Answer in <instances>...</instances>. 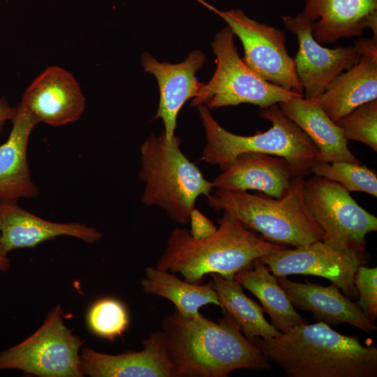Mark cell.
Here are the masks:
<instances>
[{
  "label": "cell",
  "instance_id": "8",
  "mask_svg": "<svg viewBox=\"0 0 377 377\" xmlns=\"http://www.w3.org/2000/svg\"><path fill=\"white\" fill-rule=\"evenodd\" d=\"M60 305L30 337L0 353V370L14 369L40 377H82L79 351L84 340L63 320Z\"/></svg>",
  "mask_w": 377,
  "mask_h": 377
},
{
  "label": "cell",
  "instance_id": "15",
  "mask_svg": "<svg viewBox=\"0 0 377 377\" xmlns=\"http://www.w3.org/2000/svg\"><path fill=\"white\" fill-rule=\"evenodd\" d=\"M142 350L108 355L83 348L80 371L90 377H176L161 330L142 341Z\"/></svg>",
  "mask_w": 377,
  "mask_h": 377
},
{
  "label": "cell",
  "instance_id": "19",
  "mask_svg": "<svg viewBox=\"0 0 377 377\" xmlns=\"http://www.w3.org/2000/svg\"><path fill=\"white\" fill-rule=\"evenodd\" d=\"M277 280L293 306L311 312L318 321L335 325L348 323L367 333L377 329L361 307L332 284L325 287L307 280L304 283L294 282L286 276L277 277Z\"/></svg>",
  "mask_w": 377,
  "mask_h": 377
},
{
  "label": "cell",
  "instance_id": "1",
  "mask_svg": "<svg viewBox=\"0 0 377 377\" xmlns=\"http://www.w3.org/2000/svg\"><path fill=\"white\" fill-rule=\"evenodd\" d=\"M218 323L175 309L161 323L168 358L176 377H227L237 369L264 370L269 361L223 310Z\"/></svg>",
  "mask_w": 377,
  "mask_h": 377
},
{
  "label": "cell",
  "instance_id": "26",
  "mask_svg": "<svg viewBox=\"0 0 377 377\" xmlns=\"http://www.w3.org/2000/svg\"><path fill=\"white\" fill-rule=\"evenodd\" d=\"M310 171L315 175L339 184L348 192L362 191L377 196L376 172L362 163L315 161Z\"/></svg>",
  "mask_w": 377,
  "mask_h": 377
},
{
  "label": "cell",
  "instance_id": "14",
  "mask_svg": "<svg viewBox=\"0 0 377 377\" xmlns=\"http://www.w3.org/2000/svg\"><path fill=\"white\" fill-rule=\"evenodd\" d=\"M205 59L200 50L190 52L184 61L175 64L159 62L147 52L142 55L144 71L154 75L158 84L159 104L155 119H162L169 141L175 135L177 118L182 106L188 99L197 97L204 86L195 74Z\"/></svg>",
  "mask_w": 377,
  "mask_h": 377
},
{
  "label": "cell",
  "instance_id": "13",
  "mask_svg": "<svg viewBox=\"0 0 377 377\" xmlns=\"http://www.w3.org/2000/svg\"><path fill=\"white\" fill-rule=\"evenodd\" d=\"M20 103L40 122L59 126L77 121L86 99L71 73L52 66L25 90Z\"/></svg>",
  "mask_w": 377,
  "mask_h": 377
},
{
  "label": "cell",
  "instance_id": "7",
  "mask_svg": "<svg viewBox=\"0 0 377 377\" xmlns=\"http://www.w3.org/2000/svg\"><path fill=\"white\" fill-rule=\"evenodd\" d=\"M235 34L227 26L215 35L212 48L216 68L212 79L204 84L191 105H204L209 110L250 103L260 109L275 103L304 97L263 80L241 59L234 41Z\"/></svg>",
  "mask_w": 377,
  "mask_h": 377
},
{
  "label": "cell",
  "instance_id": "33",
  "mask_svg": "<svg viewBox=\"0 0 377 377\" xmlns=\"http://www.w3.org/2000/svg\"><path fill=\"white\" fill-rule=\"evenodd\" d=\"M10 267V259L8 253L5 251L0 235V271H6Z\"/></svg>",
  "mask_w": 377,
  "mask_h": 377
},
{
  "label": "cell",
  "instance_id": "28",
  "mask_svg": "<svg viewBox=\"0 0 377 377\" xmlns=\"http://www.w3.org/2000/svg\"><path fill=\"white\" fill-rule=\"evenodd\" d=\"M335 123L348 140L360 142L377 151V99L360 105Z\"/></svg>",
  "mask_w": 377,
  "mask_h": 377
},
{
  "label": "cell",
  "instance_id": "23",
  "mask_svg": "<svg viewBox=\"0 0 377 377\" xmlns=\"http://www.w3.org/2000/svg\"><path fill=\"white\" fill-rule=\"evenodd\" d=\"M252 265V268L243 269L233 277L259 300L273 325L284 332L296 325L308 323L297 313L277 277L270 273L267 266L259 259L255 260Z\"/></svg>",
  "mask_w": 377,
  "mask_h": 377
},
{
  "label": "cell",
  "instance_id": "25",
  "mask_svg": "<svg viewBox=\"0 0 377 377\" xmlns=\"http://www.w3.org/2000/svg\"><path fill=\"white\" fill-rule=\"evenodd\" d=\"M210 275L220 306L231 316L249 341L254 343L256 337L267 339L281 333L266 320L263 308L244 294L242 286L234 277L217 273Z\"/></svg>",
  "mask_w": 377,
  "mask_h": 377
},
{
  "label": "cell",
  "instance_id": "29",
  "mask_svg": "<svg viewBox=\"0 0 377 377\" xmlns=\"http://www.w3.org/2000/svg\"><path fill=\"white\" fill-rule=\"evenodd\" d=\"M377 268L358 267L353 282L360 295L356 302L368 318L375 323L377 318Z\"/></svg>",
  "mask_w": 377,
  "mask_h": 377
},
{
  "label": "cell",
  "instance_id": "10",
  "mask_svg": "<svg viewBox=\"0 0 377 377\" xmlns=\"http://www.w3.org/2000/svg\"><path fill=\"white\" fill-rule=\"evenodd\" d=\"M198 1L219 15L239 38L244 51L242 59L249 67L268 82L303 94L284 31L249 17L240 9L221 11Z\"/></svg>",
  "mask_w": 377,
  "mask_h": 377
},
{
  "label": "cell",
  "instance_id": "6",
  "mask_svg": "<svg viewBox=\"0 0 377 377\" xmlns=\"http://www.w3.org/2000/svg\"><path fill=\"white\" fill-rule=\"evenodd\" d=\"M304 181V177H293L288 190L279 198L216 189L207 197V202L214 210L228 212L270 242L304 246L325 239L323 231L305 205Z\"/></svg>",
  "mask_w": 377,
  "mask_h": 377
},
{
  "label": "cell",
  "instance_id": "9",
  "mask_svg": "<svg viewBox=\"0 0 377 377\" xmlns=\"http://www.w3.org/2000/svg\"><path fill=\"white\" fill-rule=\"evenodd\" d=\"M303 196L308 211L325 234L324 241L364 251L365 237L376 231L377 218L360 207L346 189L315 175L304 181Z\"/></svg>",
  "mask_w": 377,
  "mask_h": 377
},
{
  "label": "cell",
  "instance_id": "2",
  "mask_svg": "<svg viewBox=\"0 0 377 377\" xmlns=\"http://www.w3.org/2000/svg\"><path fill=\"white\" fill-rule=\"evenodd\" d=\"M254 343L289 377H376L377 348L341 334L327 323L296 325Z\"/></svg>",
  "mask_w": 377,
  "mask_h": 377
},
{
  "label": "cell",
  "instance_id": "11",
  "mask_svg": "<svg viewBox=\"0 0 377 377\" xmlns=\"http://www.w3.org/2000/svg\"><path fill=\"white\" fill-rule=\"evenodd\" d=\"M363 251L339 248L324 240L264 256L259 260L276 277L292 274L313 275L329 280L349 299L358 292L353 282L359 266L364 263Z\"/></svg>",
  "mask_w": 377,
  "mask_h": 377
},
{
  "label": "cell",
  "instance_id": "27",
  "mask_svg": "<svg viewBox=\"0 0 377 377\" xmlns=\"http://www.w3.org/2000/svg\"><path fill=\"white\" fill-rule=\"evenodd\" d=\"M87 322L94 333L112 341L126 330L128 316L121 302L112 298H104L91 307Z\"/></svg>",
  "mask_w": 377,
  "mask_h": 377
},
{
  "label": "cell",
  "instance_id": "5",
  "mask_svg": "<svg viewBox=\"0 0 377 377\" xmlns=\"http://www.w3.org/2000/svg\"><path fill=\"white\" fill-rule=\"evenodd\" d=\"M180 144L175 135L169 141L164 131L142 143L139 178L145 188L140 201L162 209L172 221L186 225L197 198L208 197L214 188L183 154Z\"/></svg>",
  "mask_w": 377,
  "mask_h": 377
},
{
  "label": "cell",
  "instance_id": "4",
  "mask_svg": "<svg viewBox=\"0 0 377 377\" xmlns=\"http://www.w3.org/2000/svg\"><path fill=\"white\" fill-rule=\"evenodd\" d=\"M199 113L206 134L201 160L226 170L235 158L246 152H260L281 156L291 165L295 177H304L316 159L317 147L311 139L281 110L279 104L260 109L259 115L271 121L265 132L244 136L222 127L205 105Z\"/></svg>",
  "mask_w": 377,
  "mask_h": 377
},
{
  "label": "cell",
  "instance_id": "20",
  "mask_svg": "<svg viewBox=\"0 0 377 377\" xmlns=\"http://www.w3.org/2000/svg\"><path fill=\"white\" fill-rule=\"evenodd\" d=\"M12 121L10 135L0 146V201L36 198L38 194L31 178L27 152L30 135L39 121L20 103Z\"/></svg>",
  "mask_w": 377,
  "mask_h": 377
},
{
  "label": "cell",
  "instance_id": "24",
  "mask_svg": "<svg viewBox=\"0 0 377 377\" xmlns=\"http://www.w3.org/2000/svg\"><path fill=\"white\" fill-rule=\"evenodd\" d=\"M140 286L145 293L167 299L175 305V309L186 316L199 314V309L206 304L220 306L211 282L207 284L190 283L156 266L146 267Z\"/></svg>",
  "mask_w": 377,
  "mask_h": 377
},
{
  "label": "cell",
  "instance_id": "21",
  "mask_svg": "<svg viewBox=\"0 0 377 377\" xmlns=\"http://www.w3.org/2000/svg\"><path fill=\"white\" fill-rule=\"evenodd\" d=\"M279 106L317 147L316 161L362 163L349 150L343 128L330 119L318 99L295 98L279 103Z\"/></svg>",
  "mask_w": 377,
  "mask_h": 377
},
{
  "label": "cell",
  "instance_id": "3",
  "mask_svg": "<svg viewBox=\"0 0 377 377\" xmlns=\"http://www.w3.org/2000/svg\"><path fill=\"white\" fill-rule=\"evenodd\" d=\"M219 219V227L210 236L196 239L186 228H175L156 267L184 280L200 283L206 274L233 277L260 258L286 249L264 239L226 211Z\"/></svg>",
  "mask_w": 377,
  "mask_h": 377
},
{
  "label": "cell",
  "instance_id": "32",
  "mask_svg": "<svg viewBox=\"0 0 377 377\" xmlns=\"http://www.w3.org/2000/svg\"><path fill=\"white\" fill-rule=\"evenodd\" d=\"M15 113V108H12L5 98H0V133L3 131L6 121L12 120Z\"/></svg>",
  "mask_w": 377,
  "mask_h": 377
},
{
  "label": "cell",
  "instance_id": "22",
  "mask_svg": "<svg viewBox=\"0 0 377 377\" xmlns=\"http://www.w3.org/2000/svg\"><path fill=\"white\" fill-rule=\"evenodd\" d=\"M377 99V59L362 55L357 63L337 76L318 98L333 121L360 105Z\"/></svg>",
  "mask_w": 377,
  "mask_h": 377
},
{
  "label": "cell",
  "instance_id": "12",
  "mask_svg": "<svg viewBox=\"0 0 377 377\" xmlns=\"http://www.w3.org/2000/svg\"><path fill=\"white\" fill-rule=\"evenodd\" d=\"M281 19L285 28L297 39L294 61L304 98L318 99L337 76L359 61L361 56L354 46L330 49L317 43L312 34V21L302 13Z\"/></svg>",
  "mask_w": 377,
  "mask_h": 377
},
{
  "label": "cell",
  "instance_id": "31",
  "mask_svg": "<svg viewBox=\"0 0 377 377\" xmlns=\"http://www.w3.org/2000/svg\"><path fill=\"white\" fill-rule=\"evenodd\" d=\"M356 50L362 55L377 59V40L368 38H359L355 41Z\"/></svg>",
  "mask_w": 377,
  "mask_h": 377
},
{
  "label": "cell",
  "instance_id": "16",
  "mask_svg": "<svg viewBox=\"0 0 377 377\" xmlns=\"http://www.w3.org/2000/svg\"><path fill=\"white\" fill-rule=\"evenodd\" d=\"M302 13L320 45L360 36L366 28L377 40V0H304Z\"/></svg>",
  "mask_w": 377,
  "mask_h": 377
},
{
  "label": "cell",
  "instance_id": "30",
  "mask_svg": "<svg viewBox=\"0 0 377 377\" xmlns=\"http://www.w3.org/2000/svg\"><path fill=\"white\" fill-rule=\"evenodd\" d=\"M191 235L200 239L212 235L217 229L214 223L199 210L194 208L190 214Z\"/></svg>",
  "mask_w": 377,
  "mask_h": 377
},
{
  "label": "cell",
  "instance_id": "17",
  "mask_svg": "<svg viewBox=\"0 0 377 377\" xmlns=\"http://www.w3.org/2000/svg\"><path fill=\"white\" fill-rule=\"evenodd\" d=\"M0 235L3 247L10 251L34 247L61 235L78 238L87 243L98 241L102 234L80 223H59L43 219L22 209L17 200L0 201Z\"/></svg>",
  "mask_w": 377,
  "mask_h": 377
},
{
  "label": "cell",
  "instance_id": "18",
  "mask_svg": "<svg viewBox=\"0 0 377 377\" xmlns=\"http://www.w3.org/2000/svg\"><path fill=\"white\" fill-rule=\"evenodd\" d=\"M294 177L289 162L283 157L260 152L237 156L212 182L214 188L229 191L257 190L279 198Z\"/></svg>",
  "mask_w": 377,
  "mask_h": 377
}]
</instances>
